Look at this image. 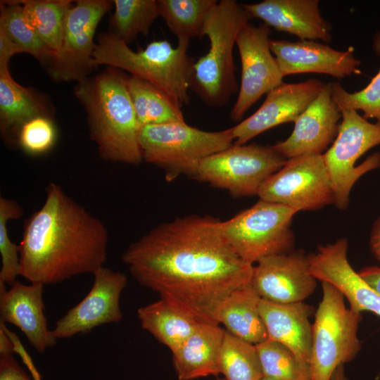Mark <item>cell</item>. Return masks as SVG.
<instances>
[{"mask_svg":"<svg viewBox=\"0 0 380 380\" xmlns=\"http://www.w3.org/2000/svg\"><path fill=\"white\" fill-rule=\"evenodd\" d=\"M108 241L104 223L50 183L44 204L25 221L20 275L45 285L93 274L104 267Z\"/></svg>","mask_w":380,"mask_h":380,"instance_id":"obj_2","label":"cell"},{"mask_svg":"<svg viewBox=\"0 0 380 380\" xmlns=\"http://www.w3.org/2000/svg\"><path fill=\"white\" fill-rule=\"evenodd\" d=\"M47 116L43 103L25 87L11 77L8 63H0V125L7 139L17 136L22 125L28 120Z\"/></svg>","mask_w":380,"mask_h":380,"instance_id":"obj_25","label":"cell"},{"mask_svg":"<svg viewBox=\"0 0 380 380\" xmlns=\"http://www.w3.org/2000/svg\"><path fill=\"white\" fill-rule=\"evenodd\" d=\"M322 286V298L312 324L311 380H330L337 367L353 360L361 348V313L348 308L345 297L333 285Z\"/></svg>","mask_w":380,"mask_h":380,"instance_id":"obj_7","label":"cell"},{"mask_svg":"<svg viewBox=\"0 0 380 380\" xmlns=\"http://www.w3.org/2000/svg\"><path fill=\"white\" fill-rule=\"evenodd\" d=\"M347 251L345 239L319 247L316 253L308 256L310 271L316 279L329 283L340 291L353 311H369L380 317V295L351 267Z\"/></svg>","mask_w":380,"mask_h":380,"instance_id":"obj_19","label":"cell"},{"mask_svg":"<svg viewBox=\"0 0 380 380\" xmlns=\"http://www.w3.org/2000/svg\"><path fill=\"white\" fill-rule=\"evenodd\" d=\"M225 330L220 324L201 323L194 333L172 352L179 380L217 376L220 354Z\"/></svg>","mask_w":380,"mask_h":380,"instance_id":"obj_23","label":"cell"},{"mask_svg":"<svg viewBox=\"0 0 380 380\" xmlns=\"http://www.w3.org/2000/svg\"><path fill=\"white\" fill-rule=\"evenodd\" d=\"M216 380H225L224 378L222 379V378H217Z\"/></svg>","mask_w":380,"mask_h":380,"instance_id":"obj_43","label":"cell"},{"mask_svg":"<svg viewBox=\"0 0 380 380\" xmlns=\"http://www.w3.org/2000/svg\"><path fill=\"white\" fill-rule=\"evenodd\" d=\"M122 260L160 298L198 322L215 324L226 299L251 283L254 267L227 242L221 220L207 215L159 224L132 243Z\"/></svg>","mask_w":380,"mask_h":380,"instance_id":"obj_1","label":"cell"},{"mask_svg":"<svg viewBox=\"0 0 380 380\" xmlns=\"http://www.w3.org/2000/svg\"><path fill=\"white\" fill-rule=\"evenodd\" d=\"M113 1L79 0L68 10L63 25L61 50L50 62L51 75L58 80L78 82L93 68L94 36Z\"/></svg>","mask_w":380,"mask_h":380,"instance_id":"obj_13","label":"cell"},{"mask_svg":"<svg viewBox=\"0 0 380 380\" xmlns=\"http://www.w3.org/2000/svg\"><path fill=\"white\" fill-rule=\"evenodd\" d=\"M286 160L272 146L233 144L202 160L192 177L235 197L254 196Z\"/></svg>","mask_w":380,"mask_h":380,"instance_id":"obj_10","label":"cell"},{"mask_svg":"<svg viewBox=\"0 0 380 380\" xmlns=\"http://www.w3.org/2000/svg\"><path fill=\"white\" fill-rule=\"evenodd\" d=\"M370 248L375 258L380 261V217L375 223L372 232Z\"/></svg>","mask_w":380,"mask_h":380,"instance_id":"obj_40","label":"cell"},{"mask_svg":"<svg viewBox=\"0 0 380 380\" xmlns=\"http://www.w3.org/2000/svg\"><path fill=\"white\" fill-rule=\"evenodd\" d=\"M316 279L303 253L268 256L253 267L251 284L261 299L285 304L303 302L315 290Z\"/></svg>","mask_w":380,"mask_h":380,"instance_id":"obj_16","label":"cell"},{"mask_svg":"<svg viewBox=\"0 0 380 380\" xmlns=\"http://www.w3.org/2000/svg\"><path fill=\"white\" fill-rule=\"evenodd\" d=\"M252 18L235 0H221L209 13L203 27L209 50L194 62L190 77V89L206 105L224 106L239 91L233 49L239 32Z\"/></svg>","mask_w":380,"mask_h":380,"instance_id":"obj_5","label":"cell"},{"mask_svg":"<svg viewBox=\"0 0 380 380\" xmlns=\"http://www.w3.org/2000/svg\"><path fill=\"white\" fill-rule=\"evenodd\" d=\"M360 277L380 295V267H367L358 272Z\"/></svg>","mask_w":380,"mask_h":380,"instance_id":"obj_38","label":"cell"},{"mask_svg":"<svg viewBox=\"0 0 380 380\" xmlns=\"http://www.w3.org/2000/svg\"><path fill=\"white\" fill-rule=\"evenodd\" d=\"M111 34L128 44L139 34L146 35L160 16L157 0H115Z\"/></svg>","mask_w":380,"mask_h":380,"instance_id":"obj_31","label":"cell"},{"mask_svg":"<svg viewBox=\"0 0 380 380\" xmlns=\"http://www.w3.org/2000/svg\"><path fill=\"white\" fill-rule=\"evenodd\" d=\"M0 355H13L14 353V345L4 323L0 322Z\"/></svg>","mask_w":380,"mask_h":380,"instance_id":"obj_39","label":"cell"},{"mask_svg":"<svg viewBox=\"0 0 380 380\" xmlns=\"http://www.w3.org/2000/svg\"><path fill=\"white\" fill-rule=\"evenodd\" d=\"M143 161L162 168L167 180L193 177L204 158L231 146L232 127L209 132L185 122L142 126L139 135Z\"/></svg>","mask_w":380,"mask_h":380,"instance_id":"obj_6","label":"cell"},{"mask_svg":"<svg viewBox=\"0 0 380 380\" xmlns=\"http://www.w3.org/2000/svg\"><path fill=\"white\" fill-rule=\"evenodd\" d=\"M137 316L141 327L167 346L171 353L201 324L162 298L139 308Z\"/></svg>","mask_w":380,"mask_h":380,"instance_id":"obj_26","label":"cell"},{"mask_svg":"<svg viewBox=\"0 0 380 380\" xmlns=\"http://www.w3.org/2000/svg\"><path fill=\"white\" fill-rule=\"evenodd\" d=\"M56 137V129L51 118L39 116L22 125L17 139L26 153L38 156L46 153L53 146Z\"/></svg>","mask_w":380,"mask_h":380,"instance_id":"obj_36","label":"cell"},{"mask_svg":"<svg viewBox=\"0 0 380 380\" xmlns=\"http://www.w3.org/2000/svg\"><path fill=\"white\" fill-rule=\"evenodd\" d=\"M220 370L225 380H260L263 378L255 345L226 330L220 354Z\"/></svg>","mask_w":380,"mask_h":380,"instance_id":"obj_32","label":"cell"},{"mask_svg":"<svg viewBox=\"0 0 380 380\" xmlns=\"http://www.w3.org/2000/svg\"><path fill=\"white\" fill-rule=\"evenodd\" d=\"M189 42L153 41L134 51L110 32L101 34L95 44L92 68L108 65L127 71L148 82L182 107L190 100V77L194 59L187 53Z\"/></svg>","mask_w":380,"mask_h":380,"instance_id":"obj_4","label":"cell"},{"mask_svg":"<svg viewBox=\"0 0 380 380\" xmlns=\"http://www.w3.org/2000/svg\"><path fill=\"white\" fill-rule=\"evenodd\" d=\"M160 16L178 41L203 36L205 20L216 0H158Z\"/></svg>","mask_w":380,"mask_h":380,"instance_id":"obj_28","label":"cell"},{"mask_svg":"<svg viewBox=\"0 0 380 380\" xmlns=\"http://www.w3.org/2000/svg\"><path fill=\"white\" fill-rule=\"evenodd\" d=\"M255 347L263 377L274 380H311L310 365L301 362L283 344L267 338Z\"/></svg>","mask_w":380,"mask_h":380,"instance_id":"obj_33","label":"cell"},{"mask_svg":"<svg viewBox=\"0 0 380 380\" xmlns=\"http://www.w3.org/2000/svg\"><path fill=\"white\" fill-rule=\"evenodd\" d=\"M257 196L259 199L297 212L317 210L334 203L322 154L287 159L283 167L262 184Z\"/></svg>","mask_w":380,"mask_h":380,"instance_id":"obj_11","label":"cell"},{"mask_svg":"<svg viewBox=\"0 0 380 380\" xmlns=\"http://www.w3.org/2000/svg\"><path fill=\"white\" fill-rule=\"evenodd\" d=\"M270 46L283 77L312 72L341 79L361 73L352 47L338 51L318 41L272 39Z\"/></svg>","mask_w":380,"mask_h":380,"instance_id":"obj_18","label":"cell"},{"mask_svg":"<svg viewBox=\"0 0 380 380\" xmlns=\"http://www.w3.org/2000/svg\"><path fill=\"white\" fill-rule=\"evenodd\" d=\"M6 4L8 5L1 3L0 33L20 53H30L38 60L49 63L53 54L31 25L23 5L19 1Z\"/></svg>","mask_w":380,"mask_h":380,"instance_id":"obj_29","label":"cell"},{"mask_svg":"<svg viewBox=\"0 0 380 380\" xmlns=\"http://www.w3.org/2000/svg\"><path fill=\"white\" fill-rule=\"evenodd\" d=\"M298 212L259 201L232 218L221 221L222 234L245 262L253 265L273 255L286 253L293 245L291 221Z\"/></svg>","mask_w":380,"mask_h":380,"instance_id":"obj_8","label":"cell"},{"mask_svg":"<svg viewBox=\"0 0 380 380\" xmlns=\"http://www.w3.org/2000/svg\"><path fill=\"white\" fill-rule=\"evenodd\" d=\"M242 4L253 18L300 40L329 42L332 38L331 25L322 17L318 0H265Z\"/></svg>","mask_w":380,"mask_h":380,"instance_id":"obj_21","label":"cell"},{"mask_svg":"<svg viewBox=\"0 0 380 380\" xmlns=\"http://www.w3.org/2000/svg\"><path fill=\"white\" fill-rule=\"evenodd\" d=\"M260 297L251 284L234 291L217 315L219 324L232 335L257 345L268 338L259 310Z\"/></svg>","mask_w":380,"mask_h":380,"instance_id":"obj_24","label":"cell"},{"mask_svg":"<svg viewBox=\"0 0 380 380\" xmlns=\"http://www.w3.org/2000/svg\"><path fill=\"white\" fill-rule=\"evenodd\" d=\"M317 79L281 83L270 90L261 106L232 127L234 144L242 145L261 133L286 122H294L324 86Z\"/></svg>","mask_w":380,"mask_h":380,"instance_id":"obj_15","label":"cell"},{"mask_svg":"<svg viewBox=\"0 0 380 380\" xmlns=\"http://www.w3.org/2000/svg\"><path fill=\"white\" fill-rule=\"evenodd\" d=\"M23 214V208L17 201L0 196V281L11 286L20 275V247L11 241L7 224L11 220L20 218Z\"/></svg>","mask_w":380,"mask_h":380,"instance_id":"obj_35","label":"cell"},{"mask_svg":"<svg viewBox=\"0 0 380 380\" xmlns=\"http://www.w3.org/2000/svg\"><path fill=\"white\" fill-rule=\"evenodd\" d=\"M373 48L380 56V31L374 36ZM331 90L340 110L346 108L361 110L365 118L374 119L380 125V70L370 82L358 91L348 92L338 82L331 83Z\"/></svg>","mask_w":380,"mask_h":380,"instance_id":"obj_34","label":"cell"},{"mask_svg":"<svg viewBox=\"0 0 380 380\" xmlns=\"http://www.w3.org/2000/svg\"><path fill=\"white\" fill-rule=\"evenodd\" d=\"M271 31L250 23L239 32L236 44L241 64V82L230 118L241 120L264 94L283 83V75L270 46Z\"/></svg>","mask_w":380,"mask_h":380,"instance_id":"obj_12","label":"cell"},{"mask_svg":"<svg viewBox=\"0 0 380 380\" xmlns=\"http://www.w3.org/2000/svg\"><path fill=\"white\" fill-rule=\"evenodd\" d=\"M260 380H274V379H270V378H267V377H263V378H262Z\"/></svg>","mask_w":380,"mask_h":380,"instance_id":"obj_42","label":"cell"},{"mask_svg":"<svg viewBox=\"0 0 380 380\" xmlns=\"http://www.w3.org/2000/svg\"><path fill=\"white\" fill-rule=\"evenodd\" d=\"M127 77L110 69L79 82L75 94L84 106L91 139L101 157L112 162L139 165L143 161L137 118Z\"/></svg>","mask_w":380,"mask_h":380,"instance_id":"obj_3","label":"cell"},{"mask_svg":"<svg viewBox=\"0 0 380 380\" xmlns=\"http://www.w3.org/2000/svg\"><path fill=\"white\" fill-rule=\"evenodd\" d=\"M330 380H348L344 372L343 365H341L334 371Z\"/></svg>","mask_w":380,"mask_h":380,"instance_id":"obj_41","label":"cell"},{"mask_svg":"<svg viewBox=\"0 0 380 380\" xmlns=\"http://www.w3.org/2000/svg\"><path fill=\"white\" fill-rule=\"evenodd\" d=\"M44 286L25 285L16 280L7 290L0 281V322L19 328L39 353L53 347L57 341L44 314Z\"/></svg>","mask_w":380,"mask_h":380,"instance_id":"obj_20","label":"cell"},{"mask_svg":"<svg viewBox=\"0 0 380 380\" xmlns=\"http://www.w3.org/2000/svg\"><path fill=\"white\" fill-rule=\"evenodd\" d=\"M93 275L94 283L87 295L56 322L52 331L57 339L70 338L122 319L120 298L127 283V277L105 267Z\"/></svg>","mask_w":380,"mask_h":380,"instance_id":"obj_14","label":"cell"},{"mask_svg":"<svg viewBox=\"0 0 380 380\" xmlns=\"http://www.w3.org/2000/svg\"><path fill=\"white\" fill-rule=\"evenodd\" d=\"M0 380H32L13 355H0Z\"/></svg>","mask_w":380,"mask_h":380,"instance_id":"obj_37","label":"cell"},{"mask_svg":"<svg viewBox=\"0 0 380 380\" xmlns=\"http://www.w3.org/2000/svg\"><path fill=\"white\" fill-rule=\"evenodd\" d=\"M18 1L23 5L37 34L52 53L53 58H55L61 48L65 17L71 6L72 1L68 0Z\"/></svg>","mask_w":380,"mask_h":380,"instance_id":"obj_30","label":"cell"},{"mask_svg":"<svg viewBox=\"0 0 380 380\" xmlns=\"http://www.w3.org/2000/svg\"><path fill=\"white\" fill-rule=\"evenodd\" d=\"M341 118V111L332 96L331 83H327L294 122L291 135L272 146L286 159L322 154L334 141Z\"/></svg>","mask_w":380,"mask_h":380,"instance_id":"obj_17","label":"cell"},{"mask_svg":"<svg viewBox=\"0 0 380 380\" xmlns=\"http://www.w3.org/2000/svg\"><path fill=\"white\" fill-rule=\"evenodd\" d=\"M127 87L141 127L185 122L181 107L152 84L131 75Z\"/></svg>","mask_w":380,"mask_h":380,"instance_id":"obj_27","label":"cell"},{"mask_svg":"<svg viewBox=\"0 0 380 380\" xmlns=\"http://www.w3.org/2000/svg\"><path fill=\"white\" fill-rule=\"evenodd\" d=\"M259 310L268 338L286 346L301 362L310 365L312 341L310 306L304 302L280 304L260 299Z\"/></svg>","mask_w":380,"mask_h":380,"instance_id":"obj_22","label":"cell"},{"mask_svg":"<svg viewBox=\"0 0 380 380\" xmlns=\"http://www.w3.org/2000/svg\"><path fill=\"white\" fill-rule=\"evenodd\" d=\"M341 111L337 135L322 157L334 193V203L343 210L348 205L350 193L357 180L380 166L379 152L355 166L363 154L380 145V125L369 122L354 109Z\"/></svg>","mask_w":380,"mask_h":380,"instance_id":"obj_9","label":"cell"}]
</instances>
